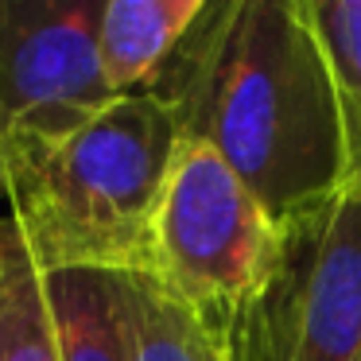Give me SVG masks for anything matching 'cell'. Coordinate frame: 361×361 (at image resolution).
<instances>
[{"label": "cell", "instance_id": "cell-10", "mask_svg": "<svg viewBox=\"0 0 361 361\" xmlns=\"http://www.w3.org/2000/svg\"><path fill=\"white\" fill-rule=\"evenodd\" d=\"M303 12L326 59L342 121V190H361V0H303Z\"/></svg>", "mask_w": 361, "mask_h": 361}, {"label": "cell", "instance_id": "cell-4", "mask_svg": "<svg viewBox=\"0 0 361 361\" xmlns=\"http://www.w3.org/2000/svg\"><path fill=\"white\" fill-rule=\"evenodd\" d=\"M218 342L229 361H361V190L280 221L264 288Z\"/></svg>", "mask_w": 361, "mask_h": 361}, {"label": "cell", "instance_id": "cell-5", "mask_svg": "<svg viewBox=\"0 0 361 361\" xmlns=\"http://www.w3.org/2000/svg\"><path fill=\"white\" fill-rule=\"evenodd\" d=\"M97 20L102 0H0V164L66 140L117 102Z\"/></svg>", "mask_w": 361, "mask_h": 361}, {"label": "cell", "instance_id": "cell-8", "mask_svg": "<svg viewBox=\"0 0 361 361\" xmlns=\"http://www.w3.org/2000/svg\"><path fill=\"white\" fill-rule=\"evenodd\" d=\"M0 361H63L51 319L47 276L12 218H0Z\"/></svg>", "mask_w": 361, "mask_h": 361}, {"label": "cell", "instance_id": "cell-11", "mask_svg": "<svg viewBox=\"0 0 361 361\" xmlns=\"http://www.w3.org/2000/svg\"><path fill=\"white\" fill-rule=\"evenodd\" d=\"M0 195H4V164H0Z\"/></svg>", "mask_w": 361, "mask_h": 361}, {"label": "cell", "instance_id": "cell-1", "mask_svg": "<svg viewBox=\"0 0 361 361\" xmlns=\"http://www.w3.org/2000/svg\"><path fill=\"white\" fill-rule=\"evenodd\" d=\"M152 94L264 202L276 221L345 187L342 121L303 0L206 4Z\"/></svg>", "mask_w": 361, "mask_h": 361}, {"label": "cell", "instance_id": "cell-9", "mask_svg": "<svg viewBox=\"0 0 361 361\" xmlns=\"http://www.w3.org/2000/svg\"><path fill=\"white\" fill-rule=\"evenodd\" d=\"M121 283L133 361H229L218 338L152 272H125Z\"/></svg>", "mask_w": 361, "mask_h": 361}, {"label": "cell", "instance_id": "cell-7", "mask_svg": "<svg viewBox=\"0 0 361 361\" xmlns=\"http://www.w3.org/2000/svg\"><path fill=\"white\" fill-rule=\"evenodd\" d=\"M47 299L63 361H133L117 272H51Z\"/></svg>", "mask_w": 361, "mask_h": 361}, {"label": "cell", "instance_id": "cell-2", "mask_svg": "<svg viewBox=\"0 0 361 361\" xmlns=\"http://www.w3.org/2000/svg\"><path fill=\"white\" fill-rule=\"evenodd\" d=\"M179 113L164 94H128L66 140L4 159V202L32 260L51 272H152V237Z\"/></svg>", "mask_w": 361, "mask_h": 361}, {"label": "cell", "instance_id": "cell-6", "mask_svg": "<svg viewBox=\"0 0 361 361\" xmlns=\"http://www.w3.org/2000/svg\"><path fill=\"white\" fill-rule=\"evenodd\" d=\"M202 12V0H102L97 55L113 97L156 90Z\"/></svg>", "mask_w": 361, "mask_h": 361}, {"label": "cell", "instance_id": "cell-3", "mask_svg": "<svg viewBox=\"0 0 361 361\" xmlns=\"http://www.w3.org/2000/svg\"><path fill=\"white\" fill-rule=\"evenodd\" d=\"M280 252V221L206 144L175 152L152 237V276L221 338L257 299Z\"/></svg>", "mask_w": 361, "mask_h": 361}]
</instances>
